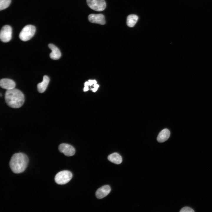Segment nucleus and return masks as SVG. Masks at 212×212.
I'll list each match as a JSON object with an SVG mask.
<instances>
[{
    "label": "nucleus",
    "mask_w": 212,
    "mask_h": 212,
    "mask_svg": "<svg viewBox=\"0 0 212 212\" xmlns=\"http://www.w3.org/2000/svg\"><path fill=\"white\" fill-rule=\"evenodd\" d=\"M5 99L9 106L15 108L21 107L24 101V97L23 93L15 88L6 90L5 94Z\"/></svg>",
    "instance_id": "nucleus-1"
},
{
    "label": "nucleus",
    "mask_w": 212,
    "mask_h": 212,
    "mask_svg": "<svg viewBox=\"0 0 212 212\" xmlns=\"http://www.w3.org/2000/svg\"><path fill=\"white\" fill-rule=\"evenodd\" d=\"M29 163V158L24 153H16L11 157L9 166L13 172L19 173L23 172L26 168Z\"/></svg>",
    "instance_id": "nucleus-2"
},
{
    "label": "nucleus",
    "mask_w": 212,
    "mask_h": 212,
    "mask_svg": "<svg viewBox=\"0 0 212 212\" xmlns=\"http://www.w3.org/2000/svg\"><path fill=\"white\" fill-rule=\"evenodd\" d=\"M72 177V174L70 171L64 170L58 173L55 176V182L59 185H63L68 183Z\"/></svg>",
    "instance_id": "nucleus-3"
},
{
    "label": "nucleus",
    "mask_w": 212,
    "mask_h": 212,
    "mask_svg": "<svg viewBox=\"0 0 212 212\" xmlns=\"http://www.w3.org/2000/svg\"><path fill=\"white\" fill-rule=\"evenodd\" d=\"M36 32V28L34 26L28 25L25 26L22 29L19 34L20 39L23 41L30 40L34 35Z\"/></svg>",
    "instance_id": "nucleus-4"
},
{
    "label": "nucleus",
    "mask_w": 212,
    "mask_h": 212,
    "mask_svg": "<svg viewBox=\"0 0 212 212\" xmlns=\"http://www.w3.org/2000/svg\"><path fill=\"white\" fill-rule=\"evenodd\" d=\"M87 3L91 9L97 11H103L106 7L105 0H87Z\"/></svg>",
    "instance_id": "nucleus-5"
},
{
    "label": "nucleus",
    "mask_w": 212,
    "mask_h": 212,
    "mask_svg": "<svg viewBox=\"0 0 212 212\" xmlns=\"http://www.w3.org/2000/svg\"><path fill=\"white\" fill-rule=\"evenodd\" d=\"M12 28L9 25H5L1 28L0 33L1 41L4 42H9L12 37Z\"/></svg>",
    "instance_id": "nucleus-6"
},
{
    "label": "nucleus",
    "mask_w": 212,
    "mask_h": 212,
    "mask_svg": "<svg viewBox=\"0 0 212 212\" xmlns=\"http://www.w3.org/2000/svg\"><path fill=\"white\" fill-rule=\"evenodd\" d=\"M59 150L61 153L67 156H73L75 152L74 148L72 145L66 143L60 144L59 146Z\"/></svg>",
    "instance_id": "nucleus-7"
},
{
    "label": "nucleus",
    "mask_w": 212,
    "mask_h": 212,
    "mask_svg": "<svg viewBox=\"0 0 212 212\" xmlns=\"http://www.w3.org/2000/svg\"><path fill=\"white\" fill-rule=\"evenodd\" d=\"M89 21L92 23L104 25L106 21L104 16L102 14H91L88 16Z\"/></svg>",
    "instance_id": "nucleus-8"
},
{
    "label": "nucleus",
    "mask_w": 212,
    "mask_h": 212,
    "mask_svg": "<svg viewBox=\"0 0 212 212\" xmlns=\"http://www.w3.org/2000/svg\"><path fill=\"white\" fill-rule=\"evenodd\" d=\"M111 190L110 187L108 185L103 186L97 190L95 193L96 196L98 199L102 198L109 193Z\"/></svg>",
    "instance_id": "nucleus-9"
},
{
    "label": "nucleus",
    "mask_w": 212,
    "mask_h": 212,
    "mask_svg": "<svg viewBox=\"0 0 212 212\" xmlns=\"http://www.w3.org/2000/svg\"><path fill=\"white\" fill-rule=\"evenodd\" d=\"M0 86L2 88L7 90L15 88L16 84L11 79L4 78L0 80Z\"/></svg>",
    "instance_id": "nucleus-10"
},
{
    "label": "nucleus",
    "mask_w": 212,
    "mask_h": 212,
    "mask_svg": "<svg viewBox=\"0 0 212 212\" xmlns=\"http://www.w3.org/2000/svg\"><path fill=\"white\" fill-rule=\"evenodd\" d=\"M48 47L52 51L49 54L50 58L54 60L59 59L61 56V53L59 49L52 44H49Z\"/></svg>",
    "instance_id": "nucleus-11"
},
{
    "label": "nucleus",
    "mask_w": 212,
    "mask_h": 212,
    "mask_svg": "<svg viewBox=\"0 0 212 212\" xmlns=\"http://www.w3.org/2000/svg\"><path fill=\"white\" fill-rule=\"evenodd\" d=\"M49 77L47 75H44L42 81L37 84V90L39 92L42 93L46 90L49 82Z\"/></svg>",
    "instance_id": "nucleus-12"
},
{
    "label": "nucleus",
    "mask_w": 212,
    "mask_h": 212,
    "mask_svg": "<svg viewBox=\"0 0 212 212\" xmlns=\"http://www.w3.org/2000/svg\"><path fill=\"white\" fill-rule=\"evenodd\" d=\"M170 133L167 129H164L162 130L158 134L157 137V140L159 143H163L167 140L169 138Z\"/></svg>",
    "instance_id": "nucleus-13"
},
{
    "label": "nucleus",
    "mask_w": 212,
    "mask_h": 212,
    "mask_svg": "<svg viewBox=\"0 0 212 212\" xmlns=\"http://www.w3.org/2000/svg\"><path fill=\"white\" fill-rule=\"evenodd\" d=\"M107 159L111 162L116 164H120L122 161V157L117 153H112L108 155Z\"/></svg>",
    "instance_id": "nucleus-14"
},
{
    "label": "nucleus",
    "mask_w": 212,
    "mask_h": 212,
    "mask_svg": "<svg viewBox=\"0 0 212 212\" xmlns=\"http://www.w3.org/2000/svg\"><path fill=\"white\" fill-rule=\"evenodd\" d=\"M138 19V16L136 15L131 14L128 15L127 19V25L129 27H133L137 22Z\"/></svg>",
    "instance_id": "nucleus-15"
},
{
    "label": "nucleus",
    "mask_w": 212,
    "mask_h": 212,
    "mask_svg": "<svg viewBox=\"0 0 212 212\" xmlns=\"http://www.w3.org/2000/svg\"><path fill=\"white\" fill-rule=\"evenodd\" d=\"M97 83V81L95 80H89L88 81L86 82L85 83V87L83 89L84 91V92L87 91L89 89V86H92V87L91 89L93 87L94 85Z\"/></svg>",
    "instance_id": "nucleus-16"
},
{
    "label": "nucleus",
    "mask_w": 212,
    "mask_h": 212,
    "mask_svg": "<svg viewBox=\"0 0 212 212\" xmlns=\"http://www.w3.org/2000/svg\"><path fill=\"white\" fill-rule=\"evenodd\" d=\"M11 0H0V10H3L9 5Z\"/></svg>",
    "instance_id": "nucleus-17"
},
{
    "label": "nucleus",
    "mask_w": 212,
    "mask_h": 212,
    "mask_svg": "<svg viewBox=\"0 0 212 212\" xmlns=\"http://www.w3.org/2000/svg\"><path fill=\"white\" fill-rule=\"evenodd\" d=\"M193 209L188 207H185L182 208L180 210V212H194Z\"/></svg>",
    "instance_id": "nucleus-18"
},
{
    "label": "nucleus",
    "mask_w": 212,
    "mask_h": 212,
    "mask_svg": "<svg viewBox=\"0 0 212 212\" xmlns=\"http://www.w3.org/2000/svg\"><path fill=\"white\" fill-rule=\"evenodd\" d=\"M99 87V85L96 84L94 85L93 88L91 89V90H92L93 92H95L97 90Z\"/></svg>",
    "instance_id": "nucleus-19"
}]
</instances>
